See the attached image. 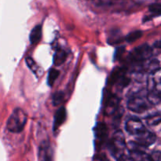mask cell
I'll list each match as a JSON object with an SVG mask.
<instances>
[{"instance_id":"16","label":"cell","mask_w":161,"mask_h":161,"mask_svg":"<svg viewBox=\"0 0 161 161\" xmlns=\"http://www.w3.org/2000/svg\"><path fill=\"white\" fill-rule=\"evenodd\" d=\"M60 72L55 69H51L49 71L48 76H47V83L50 86H52L54 83L55 80L59 76Z\"/></svg>"},{"instance_id":"24","label":"cell","mask_w":161,"mask_h":161,"mask_svg":"<svg viewBox=\"0 0 161 161\" xmlns=\"http://www.w3.org/2000/svg\"><path fill=\"white\" fill-rule=\"evenodd\" d=\"M155 46L157 47H158V48H161V39H160V41H158V42H156Z\"/></svg>"},{"instance_id":"14","label":"cell","mask_w":161,"mask_h":161,"mask_svg":"<svg viewBox=\"0 0 161 161\" xmlns=\"http://www.w3.org/2000/svg\"><path fill=\"white\" fill-rule=\"evenodd\" d=\"M95 135L101 142L104 141L107 135V127L103 123H98L95 127Z\"/></svg>"},{"instance_id":"21","label":"cell","mask_w":161,"mask_h":161,"mask_svg":"<svg viewBox=\"0 0 161 161\" xmlns=\"http://www.w3.org/2000/svg\"><path fill=\"white\" fill-rule=\"evenodd\" d=\"M26 63L27 65L30 68V69H31L32 71H35V69H36V64L35 63V61H33V59H31V58H26Z\"/></svg>"},{"instance_id":"2","label":"cell","mask_w":161,"mask_h":161,"mask_svg":"<svg viewBox=\"0 0 161 161\" xmlns=\"http://www.w3.org/2000/svg\"><path fill=\"white\" fill-rule=\"evenodd\" d=\"M153 50L148 44H143L135 48L129 54L128 61L130 63H138L146 61L151 58Z\"/></svg>"},{"instance_id":"5","label":"cell","mask_w":161,"mask_h":161,"mask_svg":"<svg viewBox=\"0 0 161 161\" xmlns=\"http://www.w3.org/2000/svg\"><path fill=\"white\" fill-rule=\"evenodd\" d=\"M126 130L130 135H138L146 130L143 123L138 118H131L126 123Z\"/></svg>"},{"instance_id":"6","label":"cell","mask_w":161,"mask_h":161,"mask_svg":"<svg viewBox=\"0 0 161 161\" xmlns=\"http://www.w3.org/2000/svg\"><path fill=\"white\" fill-rule=\"evenodd\" d=\"M156 139H157V137L155 134L146 130L140 135H137L136 142L142 147H149L155 142Z\"/></svg>"},{"instance_id":"11","label":"cell","mask_w":161,"mask_h":161,"mask_svg":"<svg viewBox=\"0 0 161 161\" xmlns=\"http://www.w3.org/2000/svg\"><path fill=\"white\" fill-rule=\"evenodd\" d=\"M41 38H42V26L36 25L30 33V42L31 44H36L40 41Z\"/></svg>"},{"instance_id":"17","label":"cell","mask_w":161,"mask_h":161,"mask_svg":"<svg viewBox=\"0 0 161 161\" xmlns=\"http://www.w3.org/2000/svg\"><path fill=\"white\" fill-rule=\"evenodd\" d=\"M142 31H139V30H137V31H134L132 32L129 33L127 36H126V40L128 42H133L135 41L138 40V39L142 36Z\"/></svg>"},{"instance_id":"10","label":"cell","mask_w":161,"mask_h":161,"mask_svg":"<svg viewBox=\"0 0 161 161\" xmlns=\"http://www.w3.org/2000/svg\"><path fill=\"white\" fill-rule=\"evenodd\" d=\"M66 119V109L64 107H61L56 112L53 120V130H56L61 126V124L65 121Z\"/></svg>"},{"instance_id":"18","label":"cell","mask_w":161,"mask_h":161,"mask_svg":"<svg viewBox=\"0 0 161 161\" xmlns=\"http://www.w3.org/2000/svg\"><path fill=\"white\" fill-rule=\"evenodd\" d=\"M63 99H64V94L61 91H58L56 92L53 95L52 97V102L54 106H58V105H61L63 102Z\"/></svg>"},{"instance_id":"23","label":"cell","mask_w":161,"mask_h":161,"mask_svg":"<svg viewBox=\"0 0 161 161\" xmlns=\"http://www.w3.org/2000/svg\"><path fill=\"white\" fill-rule=\"evenodd\" d=\"M124 52V47H121V48H118V50H116V53H115V58L116 59V58H119L121 57V54Z\"/></svg>"},{"instance_id":"4","label":"cell","mask_w":161,"mask_h":161,"mask_svg":"<svg viewBox=\"0 0 161 161\" xmlns=\"http://www.w3.org/2000/svg\"><path fill=\"white\" fill-rule=\"evenodd\" d=\"M110 150L114 155H119L121 157L120 153L126 147L125 138L124 135L121 130H118L113 135V140L110 143Z\"/></svg>"},{"instance_id":"1","label":"cell","mask_w":161,"mask_h":161,"mask_svg":"<svg viewBox=\"0 0 161 161\" xmlns=\"http://www.w3.org/2000/svg\"><path fill=\"white\" fill-rule=\"evenodd\" d=\"M27 123V115L21 108H16L9 116L6 123L8 130L13 133H20L24 130Z\"/></svg>"},{"instance_id":"15","label":"cell","mask_w":161,"mask_h":161,"mask_svg":"<svg viewBox=\"0 0 161 161\" xmlns=\"http://www.w3.org/2000/svg\"><path fill=\"white\" fill-rule=\"evenodd\" d=\"M146 124L149 126H157L161 123V115L160 114H154L151 115L146 117Z\"/></svg>"},{"instance_id":"7","label":"cell","mask_w":161,"mask_h":161,"mask_svg":"<svg viewBox=\"0 0 161 161\" xmlns=\"http://www.w3.org/2000/svg\"><path fill=\"white\" fill-rule=\"evenodd\" d=\"M38 157L39 161H53L52 149L48 142H42L39 145Z\"/></svg>"},{"instance_id":"22","label":"cell","mask_w":161,"mask_h":161,"mask_svg":"<svg viewBox=\"0 0 161 161\" xmlns=\"http://www.w3.org/2000/svg\"><path fill=\"white\" fill-rule=\"evenodd\" d=\"M92 161H109L108 159L107 158L106 156L104 154H97L95 157H94Z\"/></svg>"},{"instance_id":"20","label":"cell","mask_w":161,"mask_h":161,"mask_svg":"<svg viewBox=\"0 0 161 161\" xmlns=\"http://www.w3.org/2000/svg\"><path fill=\"white\" fill-rule=\"evenodd\" d=\"M150 161H161V151H153L149 155Z\"/></svg>"},{"instance_id":"9","label":"cell","mask_w":161,"mask_h":161,"mask_svg":"<svg viewBox=\"0 0 161 161\" xmlns=\"http://www.w3.org/2000/svg\"><path fill=\"white\" fill-rule=\"evenodd\" d=\"M119 98L116 95H111L107 98L106 105H105V111L107 114H113L116 112L119 105Z\"/></svg>"},{"instance_id":"12","label":"cell","mask_w":161,"mask_h":161,"mask_svg":"<svg viewBox=\"0 0 161 161\" xmlns=\"http://www.w3.org/2000/svg\"><path fill=\"white\" fill-rule=\"evenodd\" d=\"M67 53L62 49H58L53 55V64L56 66H60L65 61Z\"/></svg>"},{"instance_id":"3","label":"cell","mask_w":161,"mask_h":161,"mask_svg":"<svg viewBox=\"0 0 161 161\" xmlns=\"http://www.w3.org/2000/svg\"><path fill=\"white\" fill-rule=\"evenodd\" d=\"M127 108L134 113H142L148 109V105L144 97L136 94L130 97L127 102Z\"/></svg>"},{"instance_id":"8","label":"cell","mask_w":161,"mask_h":161,"mask_svg":"<svg viewBox=\"0 0 161 161\" xmlns=\"http://www.w3.org/2000/svg\"><path fill=\"white\" fill-rule=\"evenodd\" d=\"M148 102L152 105H158L161 103V90L157 86L148 88Z\"/></svg>"},{"instance_id":"19","label":"cell","mask_w":161,"mask_h":161,"mask_svg":"<svg viewBox=\"0 0 161 161\" xmlns=\"http://www.w3.org/2000/svg\"><path fill=\"white\" fill-rule=\"evenodd\" d=\"M149 10L151 14L155 16L161 15V3H153L150 5L149 7Z\"/></svg>"},{"instance_id":"13","label":"cell","mask_w":161,"mask_h":161,"mask_svg":"<svg viewBox=\"0 0 161 161\" xmlns=\"http://www.w3.org/2000/svg\"><path fill=\"white\" fill-rule=\"evenodd\" d=\"M144 69H145V72H147L149 73L152 74L153 75L156 72L159 70L160 69V62H159L158 60H151L150 61L147 62L146 64H145L144 65Z\"/></svg>"}]
</instances>
